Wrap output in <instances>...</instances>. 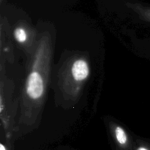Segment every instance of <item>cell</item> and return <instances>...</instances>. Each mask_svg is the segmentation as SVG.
<instances>
[{"instance_id": "8992f818", "label": "cell", "mask_w": 150, "mask_h": 150, "mask_svg": "<svg viewBox=\"0 0 150 150\" xmlns=\"http://www.w3.org/2000/svg\"><path fill=\"white\" fill-rule=\"evenodd\" d=\"M136 150H150V146L146 144L141 142L137 146Z\"/></svg>"}, {"instance_id": "5b68a950", "label": "cell", "mask_w": 150, "mask_h": 150, "mask_svg": "<svg viewBox=\"0 0 150 150\" xmlns=\"http://www.w3.org/2000/svg\"><path fill=\"white\" fill-rule=\"evenodd\" d=\"M13 36L15 40L19 45H26L28 42L32 40V31L28 26L19 25L15 27L13 30Z\"/></svg>"}, {"instance_id": "6da1fadb", "label": "cell", "mask_w": 150, "mask_h": 150, "mask_svg": "<svg viewBox=\"0 0 150 150\" xmlns=\"http://www.w3.org/2000/svg\"><path fill=\"white\" fill-rule=\"evenodd\" d=\"M52 44L49 34L42 36L35 47L21 100L19 122L34 124L45 100L52 59Z\"/></svg>"}, {"instance_id": "3957f363", "label": "cell", "mask_w": 150, "mask_h": 150, "mask_svg": "<svg viewBox=\"0 0 150 150\" xmlns=\"http://www.w3.org/2000/svg\"><path fill=\"white\" fill-rule=\"evenodd\" d=\"M16 101H12L10 91L1 79L0 93V118L7 138H11L14 129V118L18 109Z\"/></svg>"}, {"instance_id": "277c9868", "label": "cell", "mask_w": 150, "mask_h": 150, "mask_svg": "<svg viewBox=\"0 0 150 150\" xmlns=\"http://www.w3.org/2000/svg\"><path fill=\"white\" fill-rule=\"evenodd\" d=\"M110 132L119 150H131L132 142L125 129L116 123H111Z\"/></svg>"}, {"instance_id": "7a4b0ae2", "label": "cell", "mask_w": 150, "mask_h": 150, "mask_svg": "<svg viewBox=\"0 0 150 150\" xmlns=\"http://www.w3.org/2000/svg\"><path fill=\"white\" fill-rule=\"evenodd\" d=\"M90 74V67L87 59L78 56L71 59L61 81V88L63 94L70 98L78 97Z\"/></svg>"}, {"instance_id": "52a82bcc", "label": "cell", "mask_w": 150, "mask_h": 150, "mask_svg": "<svg viewBox=\"0 0 150 150\" xmlns=\"http://www.w3.org/2000/svg\"><path fill=\"white\" fill-rule=\"evenodd\" d=\"M0 150H7L6 147L2 143H1L0 144Z\"/></svg>"}]
</instances>
